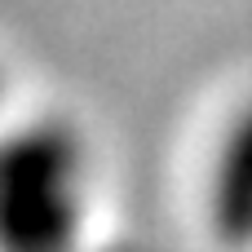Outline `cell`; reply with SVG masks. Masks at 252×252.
Masks as SVG:
<instances>
[{
    "instance_id": "1",
    "label": "cell",
    "mask_w": 252,
    "mask_h": 252,
    "mask_svg": "<svg viewBox=\"0 0 252 252\" xmlns=\"http://www.w3.org/2000/svg\"><path fill=\"white\" fill-rule=\"evenodd\" d=\"M89 151L62 120L0 128V252H80Z\"/></svg>"
},
{
    "instance_id": "2",
    "label": "cell",
    "mask_w": 252,
    "mask_h": 252,
    "mask_svg": "<svg viewBox=\"0 0 252 252\" xmlns=\"http://www.w3.org/2000/svg\"><path fill=\"white\" fill-rule=\"evenodd\" d=\"M208 221L226 248H252V102L230 120L213 155Z\"/></svg>"
},
{
    "instance_id": "3",
    "label": "cell",
    "mask_w": 252,
    "mask_h": 252,
    "mask_svg": "<svg viewBox=\"0 0 252 252\" xmlns=\"http://www.w3.org/2000/svg\"><path fill=\"white\" fill-rule=\"evenodd\" d=\"M0 97H4V80H0Z\"/></svg>"
}]
</instances>
